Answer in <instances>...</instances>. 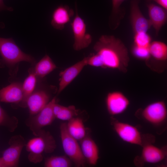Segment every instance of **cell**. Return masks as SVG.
<instances>
[{"mask_svg": "<svg viewBox=\"0 0 167 167\" xmlns=\"http://www.w3.org/2000/svg\"><path fill=\"white\" fill-rule=\"evenodd\" d=\"M132 53L136 58L147 61L148 60L151 56L149 48H141L134 45L132 49Z\"/></svg>", "mask_w": 167, "mask_h": 167, "instance_id": "obj_28", "label": "cell"}, {"mask_svg": "<svg viewBox=\"0 0 167 167\" xmlns=\"http://www.w3.org/2000/svg\"><path fill=\"white\" fill-rule=\"evenodd\" d=\"M140 0H131L130 20L134 33L140 32H147L152 26L149 19L142 13L139 6Z\"/></svg>", "mask_w": 167, "mask_h": 167, "instance_id": "obj_11", "label": "cell"}, {"mask_svg": "<svg viewBox=\"0 0 167 167\" xmlns=\"http://www.w3.org/2000/svg\"><path fill=\"white\" fill-rule=\"evenodd\" d=\"M18 124V119L15 116L9 117L0 105V126L6 127L12 132L16 128Z\"/></svg>", "mask_w": 167, "mask_h": 167, "instance_id": "obj_26", "label": "cell"}, {"mask_svg": "<svg viewBox=\"0 0 167 167\" xmlns=\"http://www.w3.org/2000/svg\"><path fill=\"white\" fill-rule=\"evenodd\" d=\"M72 161L65 156H52L45 160V167H70L72 165Z\"/></svg>", "mask_w": 167, "mask_h": 167, "instance_id": "obj_25", "label": "cell"}, {"mask_svg": "<svg viewBox=\"0 0 167 167\" xmlns=\"http://www.w3.org/2000/svg\"><path fill=\"white\" fill-rule=\"evenodd\" d=\"M9 147L4 150L1 158L3 167H15L18 166L19 157L26 141L20 135L12 136L10 139Z\"/></svg>", "mask_w": 167, "mask_h": 167, "instance_id": "obj_7", "label": "cell"}, {"mask_svg": "<svg viewBox=\"0 0 167 167\" xmlns=\"http://www.w3.org/2000/svg\"><path fill=\"white\" fill-rule=\"evenodd\" d=\"M57 67L50 57L45 55L36 65L33 71L36 76L42 78L56 68Z\"/></svg>", "mask_w": 167, "mask_h": 167, "instance_id": "obj_22", "label": "cell"}, {"mask_svg": "<svg viewBox=\"0 0 167 167\" xmlns=\"http://www.w3.org/2000/svg\"><path fill=\"white\" fill-rule=\"evenodd\" d=\"M35 137L26 144V150L29 152L28 158L34 163L41 162L43 159L42 153L53 152L56 148V141L51 134L43 129L40 131Z\"/></svg>", "mask_w": 167, "mask_h": 167, "instance_id": "obj_2", "label": "cell"}, {"mask_svg": "<svg viewBox=\"0 0 167 167\" xmlns=\"http://www.w3.org/2000/svg\"><path fill=\"white\" fill-rule=\"evenodd\" d=\"M22 85L18 83H12L0 90V101L18 103L22 101L23 94Z\"/></svg>", "mask_w": 167, "mask_h": 167, "instance_id": "obj_17", "label": "cell"}, {"mask_svg": "<svg viewBox=\"0 0 167 167\" xmlns=\"http://www.w3.org/2000/svg\"><path fill=\"white\" fill-rule=\"evenodd\" d=\"M151 56L156 60L165 61L167 59V45L164 42L159 41L151 42L149 47Z\"/></svg>", "mask_w": 167, "mask_h": 167, "instance_id": "obj_23", "label": "cell"}, {"mask_svg": "<svg viewBox=\"0 0 167 167\" xmlns=\"http://www.w3.org/2000/svg\"><path fill=\"white\" fill-rule=\"evenodd\" d=\"M166 153L163 149L151 144L143 146L141 157L145 162L156 163L162 161L165 157Z\"/></svg>", "mask_w": 167, "mask_h": 167, "instance_id": "obj_18", "label": "cell"}, {"mask_svg": "<svg viewBox=\"0 0 167 167\" xmlns=\"http://www.w3.org/2000/svg\"><path fill=\"white\" fill-rule=\"evenodd\" d=\"M80 141L81 150L86 161L90 165H96L99 159V150L96 144L87 134Z\"/></svg>", "mask_w": 167, "mask_h": 167, "instance_id": "obj_16", "label": "cell"}, {"mask_svg": "<svg viewBox=\"0 0 167 167\" xmlns=\"http://www.w3.org/2000/svg\"><path fill=\"white\" fill-rule=\"evenodd\" d=\"M76 15L71 24L74 37V49L79 51L88 47L92 41L91 36L87 32L84 20L78 14L75 6Z\"/></svg>", "mask_w": 167, "mask_h": 167, "instance_id": "obj_6", "label": "cell"}, {"mask_svg": "<svg viewBox=\"0 0 167 167\" xmlns=\"http://www.w3.org/2000/svg\"><path fill=\"white\" fill-rule=\"evenodd\" d=\"M49 94L44 90L39 89L33 92L28 98L26 104L31 116L42 109L49 102Z\"/></svg>", "mask_w": 167, "mask_h": 167, "instance_id": "obj_14", "label": "cell"}, {"mask_svg": "<svg viewBox=\"0 0 167 167\" xmlns=\"http://www.w3.org/2000/svg\"><path fill=\"white\" fill-rule=\"evenodd\" d=\"M148 2L153 1L155 2L160 6L167 10V0H145Z\"/></svg>", "mask_w": 167, "mask_h": 167, "instance_id": "obj_29", "label": "cell"}, {"mask_svg": "<svg viewBox=\"0 0 167 167\" xmlns=\"http://www.w3.org/2000/svg\"><path fill=\"white\" fill-rule=\"evenodd\" d=\"M74 12L67 5H60L54 11L52 15L51 24L54 28L62 30L70 20Z\"/></svg>", "mask_w": 167, "mask_h": 167, "instance_id": "obj_15", "label": "cell"}, {"mask_svg": "<svg viewBox=\"0 0 167 167\" xmlns=\"http://www.w3.org/2000/svg\"><path fill=\"white\" fill-rule=\"evenodd\" d=\"M142 116L149 122L154 125L163 123L166 119L167 110L164 101H157L146 107L142 111Z\"/></svg>", "mask_w": 167, "mask_h": 167, "instance_id": "obj_9", "label": "cell"}, {"mask_svg": "<svg viewBox=\"0 0 167 167\" xmlns=\"http://www.w3.org/2000/svg\"><path fill=\"white\" fill-rule=\"evenodd\" d=\"M2 10L12 11L13 10V9L11 7L6 6L4 3L3 0H0V11Z\"/></svg>", "mask_w": 167, "mask_h": 167, "instance_id": "obj_30", "label": "cell"}, {"mask_svg": "<svg viewBox=\"0 0 167 167\" xmlns=\"http://www.w3.org/2000/svg\"><path fill=\"white\" fill-rule=\"evenodd\" d=\"M53 111L55 118L69 121L79 114L78 110L74 105L66 107L55 103L54 105Z\"/></svg>", "mask_w": 167, "mask_h": 167, "instance_id": "obj_21", "label": "cell"}, {"mask_svg": "<svg viewBox=\"0 0 167 167\" xmlns=\"http://www.w3.org/2000/svg\"><path fill=\"white\" fill-rule=\"evenodd\" d=\"M0 66H11L22 61L33 64L35 59L31 55L23 52L12 38L0 37Z\"/></svg>", "mask_w": 167, "mask_h": 167, "instance_id": "obj_3", "label": "cell"}, {"mask_svg": "<svg viewBox=\"0 0 167 167\" xmlns=\"http://www.w3.org/2000/svg\"><path fill=\"white\" fill-rule=\"evenodd\" d=\"M55 103L54 97L39 112L27 120L26 124L35 136L43 127L50 125L55 118L53 111Z\"/></svg>", "mask_w": 167, "mask_h": 167, "instance_id": "obj_5", "label": "cell"}, {"mask_svg": "<svg viewBox=\"0 0 167 167\" xmlns=\"http://www.w3.org/2000/svg\"><path fill=\"white\" fill-rule=\"evenodd\" d=\"M151 26L154 28L156 36L167 19V10L151 2L147 4Z\"/></svg>", "mask_w": 167, "mask_h": 167, "instance_id": "obj_13", "label": "cell"}, {"mask_svg": "<svg viewBox=\"0 0 167 167\" xmlns=\"http://www.w3.org/2000/svg\"><path fill=\"white\" fill-rule=\"evenodd\" d=\"M130 104L128 99L122 92L114 91L109 92L106 98L107 111L112 115L121 114L127 108Z\"/></svg>", "mask_w": 167, "mask_h": 167, "instance_id": "obj_10", "label": "cell"}, {"mask_svg": "<svg viewBox=\"0 0 167 167\" xmlns=\"http://www.w3.org/2000/svg\"><path fill=\"white\" fill-rule=\"evenodd\" d=\"M60 136L64 152L76 167L85 165L86 160L77 140L71 135L67 130L66 123L63 122L60 126Z\"/></svg>", "mask_w": 167, "mask_h": 167, "instance_id": "obj_4", "label": "cell"}, {"mask_svg": "<svg viewBox=\"0 0 167 167\" xmlns=\"http://www.w3.org/2000/svg\"><path fill=\"white\" fill-rule=\"evenodd\" d=\"M88 57L61 71L58 93H60L79 74L84 66L87 65Z\"/></svg>", "mask_w": 167, "mask_h": 167, "instance_id": "obj_12", "label": "cell"}, {"mask_svg": "<svg viewBox=\"0 0 167 167\" xmlns=\"http://www.w3.org/2000/svg\"><path fill=\"white\" fill-rule=\"evenodd\" d=\"M125 0H112V9L109 20V27L112 30H115L118 27L124 17L125 11L121 6Z\"/></svg>", "mask_w": 167, "mask_h": 167, "instance_id": "obj_20", "label": "cell"}, {"mask_svg": "<svg viewBox=\"0 0 167 167\" xmlns=\"http://www.w3.org/2000/svg\"><path fill=\"white\" fill-rule=\"evenodd\" d=\"M93 49L101 67L127 72L130 58L127 48L121 40L114 36L102 35L95 44Z\"/></svg>", "mask_w": 167, "mask_h": 167, "instance_id": "obj_1", "label": "cell"}, {"mask_svg": "<svg viewBox=\"0 0 167 167\" xmlns=\"http://www.w3.org/2000/svg\"><path fill=\"white\" fill-rule=\"evenodd\" d=\"M68 131L77 140L80 141L87 135L83 120L79 117H74L66 123Z\"/></svg>", "mask_w": 167, "mask_h": 167, "instance_id": "obj_19", "label": "cell"}, {"mask_svg": "<svg viewBox=\"0 0 167 167\" xmlns=\"http://www.w3.org/2000/svg\"><path fill=\"white\" fill-rule=\"evenodd\" d=\"M112 124L114 131L123 141L131 144L143 146L142 136L135 127L118 121L113 122Z\"/></svg>", "mask_w": 167, "mask_h": 167, "instance_id": "obj_8", "label": "cell"}, {"mask_svg": "<svg viewBox=\"0 0 167 167\" xmlns=\"http://www.w3.org/2000/svg\"><path fill=\"white\" fill-rule=\"evenodd\" d=\"M134 45L139 47L148 48L151 43V36L147 32H140L134 33Z\"/></svg>", "mask_w": 167, "mask_h": 167, "instance_id": "obj_27", "label": "cell"}, {"mask_svg": "<svg viewBox=\"0 0 167 167\" xmlns=\"http://www.w3.org/2000/svg\"><path fill=\"white\" fill-rule=\"evenodd\" d=\"M0 167H3V162L1 157L0 158Z\"/></svg>", "mask_w": 167, "mask_h": 167, "instance_id": "obj_31", "label": "cell"}, {"mask_svg": "<svg viewBox=\"0 0 167 167\" xmlns=\"http://www.w3.org/2000/svg\"><path fill=\"white\" fill-rule=\"evenodd\" d=\"M36 82V76L32 72H31L25 79L22 85L23 97L20 103V106L26 107L27 100L33 92Z\"/></svg>", "mask_w": 167, "mask_h": 167, "instance_id": "obj_24", "label": "cell"}]
</instances>
